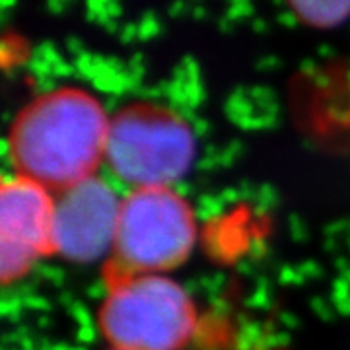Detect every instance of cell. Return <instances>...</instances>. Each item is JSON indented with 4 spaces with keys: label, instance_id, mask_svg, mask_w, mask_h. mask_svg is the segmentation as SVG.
I'll use <instances>...</instances> for the list:
<instances>
[{
    "label": "cell",
    "instance_id": "cell-1",
    "mask_svg": "<svg viewBox=\"0 0 350 350\" xmlns=\"http://www.w3.org/2000/svg\"><path fill=\"white\" fill-rule=\"evenodd\" d=\"M109 121L92 96L75 88L47 92L14 119L8 156L18 175L47 189L92 177L105 158Z\"/></svg>",
    "mask_w": 350,
    "mask_h": 350
},
{
    "label": "cell",
    "instance_id": "cell-2",
    "mask_svg": "<svg viewBox=\"0 0 350 350\" xmlns=\"http://www.w3.org/2000/svg\"><path fill=\"white\" fill-rule=\"evenodd\" d=\"M109 280L98 321L113 349L179 350L195 335L193 300L172 278L111 271Z\"/></svg>",
    "mask_w": 350,
    "mask_h": 350
},
{
    "label": "cell",
    "instance_id": "cell-3",
    "mask_svg": "<svg viewBox=\"0 0 350 350\" xmlns=\"http://www.w3.org/2000/svg\"><path fill=\"white\" fill-rule=\"evenodd\" d=\"M105 160L133 187H170L195 160V135L179 113L154 103L129 105L109 121Z\"/></svg>",
    "mask_w": 350,
    "mask_h": 350
},
{
    "label": "cell",
    "instance_id": "cell-4",
    "mask_svg": "<svg viewBox=\"0 0 350 350\" xmlns=\"http://www.w3.org/2000/svg\"><path fill=\"white\" fill-rule=\"evenodd\" d=\"M197 228L189 204L167 187L135 189L121 200L113 273L158 275L191 255Z\"/></svg>",
    "mask_w": 350,
    "mask_h": 350
},
{
    "label": "cell",
    "instance_id": "cell-5",
    "mask_svg": "<svg viewBox=\"0 0 350 350\" xmlns=\"http://www.w3.org/2000/svg\"><path fill=\"white\" fill-rule=\"evenodd\" d=\"M121 200L101 177L64 189L55 200L51 251L72 262H92L115 247Z\"/></svg>",
    "mask_w": 350,
    "mask_h": 350
},
{
    "label": "cell",
    "instance_id": "cell-6",
    "mask_svg": "<svg viewBox=\"0 0 350 350\" xmlns=\"http://www.w3.org/2000/svg\"><path fill=\"white\" fill-rule=\"evenodd\" d=\"M55 200L47 187L27 177L6 179L0 191V276L4 284L22 278L51 251Z\"/></svg>",
    "mask_w": 350,
    "mask_h": 350
},
{
    "label": "cell",
    "instance_id": "cell-7",
    "mask_svg": "<svg viewBox=\"0 0 350 350\" xmlns=\"http://www.w3.org/2000/svg\"><path fill=\"white\" fill-rule=\"evenodd\" d=\"M278 100L275 92L265 86L239 88L226 101V115L234 125L259 131L269 129L278 121Z\"/></svg>",
    "mask_w": 350,
    "mask_h": 350
},
{
    "label": "cell",
    "instance_id": "cell-8",
    "mask_svg": "<svg viewBox=\"0 0 350 350\" xmlns=\"http://www.w3.org/2000/svg\"><path fill=\"white\" fill-rule=\"evenodd\" d=\"M76 70L105 94H123L135 86V80L140 78L138 72L117 59H107L84 51L76 57Z\"/></svg>",
    "mask_w": 350,
    "mask_h": 350
},
{
    "label": "cell",
    "instance_id": "cell-9",
    "mask_svg": "<svg viewBox=\"0 0 350 350\" xmlns=\"http://www.w3.org/2000/svg\"><path fill=\"white\" fill-rule=\"evenodd\" d=\"M165 96L174 103L175 109L193 111L199 107L204 98V86L199 66L193 59H185L175 66L174 75L165 88Z\"/></svg>",
    "mask_w": 350,
    "mask_h": 350
},
{
    "label": "cell",
    "instance_id": "cell-10",
    "mask_svg": "<svg viewBox=\"0 0 350 350\" xmlns=\"http://www.w3.org/2000/svg\"><path fill=\"white\" fill-rule=\"evenodd\" d=\"M290 10L313 27H335L350 18V2H294Z\"/></svg>",
    "mask_w": 350,
    "mask_h": 350
},
{
    "label": "cell",
    "instance_id": "cell-11",
    "mask_svg": "<svg viewBox=\"0 0 350 350\" xmlns=\"http://www.w3.org/2000/svg\"><path fill=\"white\" fill-rule=\"evenodd\" d=\"M29 68L38 78H61L70 72L68 63L61 57V53L51 45H43L33 53L29 61Z\"/></svg>",
    "mask_w": 350,
    "mask_h": 350
},
{
    "label": "cell",
    "instance_id": "cell-12",
    "mask_svg": "<svg viewBox=\"0 0 350 350\" xmlns=\"http://www.w3.org/2000/svg\"><path fill=\"white\" fill-rule=\"evenodd\" d=\"M121 8L115 2H92L88 6V16L90 20H96L98 24H111L115 18H119Z\"/></svg>",
    "mask_w": 350,
    "mask_h": 350
},
{
    "label": "cell",
    "instance_id": "cell-13",
    "mask_svg": "<svg viewBox=\"0 0 350 350\" xmlns=\"http://www.w3.org/2000/svg\"><path fill=\"white\" fill-rule=\"evenodd\" d=\"M135 27H137L138 39H150L158 33V29H160V22H158L156 18H152V16H146V18H142L138 24H135Z\"/></svg>",
    "mask_w": 350,
    "mask_h": 350
},
{
    "label": "cell",
    "instance_id": "cell-14",
    "mask_svg": "<svg viewBox=\"0 0 350 350\" xmlns=\"http://www.w3.org/2000/svg\"><path fill=\"white\" fill-rule=\"evenodd\" d=\"M290 232H292V238L294 239L306 238V226H304V222H301L300 218H292V228H290Z\"/></svg>",
    "mask_w": 350,
    "mask_h": 350
},
{
    "label": "cell",
    "instance_id": "cell-15",
    "mask_svg": "<svg viewBox=\"0 0 350 350\" xmlns=\"http://www.w3.org/2000/svg\"><path fill=\"white\" fill-rule=\"evenodd\" d=\"M111 350H119V349H111Z\"/></svg>",
    "mask_w": 350,
    "mask_h": 350
}]
</instances>
